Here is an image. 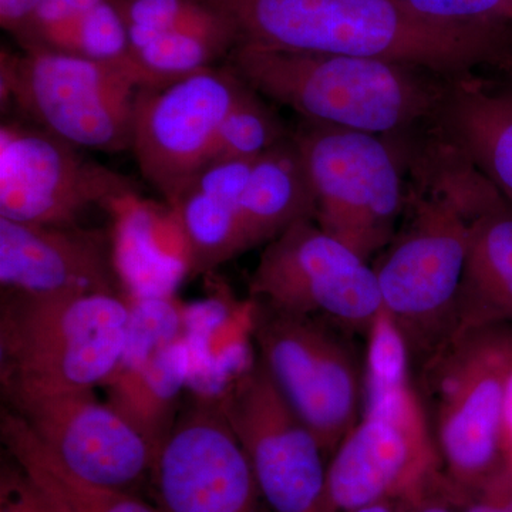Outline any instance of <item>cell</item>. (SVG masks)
Returning <instances> with one entry per match:
<instances>
[{
  "label": "cell",
  "instance_id": "21",
  "mask_svg": "<svg viewBox=\"0 0 512 512\" xmlns=\"http://www.w3.org/2000/svg\"><path fill=\"white\" fill-rule=\"evenodd\" d=\"M484 325L512 326V207L498 190L471 218L458 330Z\"/></svg>",
  "mask_w": 512,
  "mask_h": 512
},
{
  "label": "cell",
  "instance_id": "37",
  "mask_svg": "<svg viewBox=\"0 0 512 512\" xmlns=\"http://www.w3.org/2000/svg\"><path fill=\"white\" fill-rule=\"evenodd\" d=\"M498 66L512 77V55L505 56L504 59H501L500 62H498Z\"/></svg>",
  "mask_w": 512,
  "mask_h": 512
},
{
  "label": "cell",
  "instance_id": "5",
  "mask_svg": "<svg viewBox=\"0 0 512 512\" xmlns=\"http://www.w3.org/2000/svg\"><path fill=\"white\" fill-rule=\"evenodd\" d=\"M130 301L123 293L2 292L3 394L94 390L119 365Z\"/></svg>",
  "mask_w": 512,
  "mask_h": 512
},
{
  "label": "cell",
  "instance_id": "13",
  "mask_svg": "<svg viewBox=\"0 0 512 512\" xmlns=\"http://www.w3.org/2000/svg\"><path fill=\"white\" fill-rule=\"evenodd\" d=\"M138 194L126 175L79 153L43 128H0V217L16 222L74 225L87 208Z\"/></svg>",
  "mask_w": 512,
  "mask_h": 512
},
{
  "label": "cell",
  "instance_id": "9",
  "mask_svg": "<svg viewBox=\"0 0 512 512\" xmlns=\"http://www.w3.org/2000/svg\"><path fill=\"white\" fill-rule=\"evenodd\" d=\"M443 481V468L416 386L363 410L330 457L320 512L420 500Z\"/></svg>",
  "mask_w": 512,
  "mask_h": 512
},
{
  "label": "cell",
  "instance_id": "31",
  "mask_svg": "<svg viewBox=\"0 0 512 512\" xmlns=\"http://www.w3.org/2000/svg\"><path fill=\"white\" fill-rule=\"evenodd\" d=\"M42 0H0V25L18 37Z\"/></svg>",
  "mask_w": 512,
  "mask_h": 512
},
{
  "label": "cell",
  "instance_id": "3",
  "mask_svg": "<svg viewBox=\"0 0 512 512\" xmlns=\"http://www.w3.org/2000/svg\"><path fill=\"white\" fill-rule=\"evenodd\" d=\"M229 66L308 123L382 137L437 114L447 87L404 64L252 45L235 47Z\"/></svg>",
  "mask_w": 512,
  "mask_h": 512
},
{
  "label": "cell",
  "instance_id": "10",
  "mask_svg": "<svg viewBox=\"0 0 512 512\" xmlns=\"http://www.w3.org/2000/svg\"><path fill=\"white\" fill-rule=\"evenodd\" d=\"M249 292L252 301L366 336L383 312L373 266L313 220L266 245Z\"/></svg>",
  "mask_w": 512,
  "mask_h": 512
},
{
  "label": "cell",
  "instance_id": "2",
  "mask_svg": "<svg viewBox=\"0 0 512 512\" xmlns=\"http://www.w3.org/2000/svg\"><path fill=\"white\" fill-rule=\"evenodd\" d=\"M429 184L373 266L383 311L403 333L413 366L460 328V301L480 173L457 148L434 153Z\"/></svg>",
  "mask_w": 512,
  "mask_h": 512
},
{
  "label": "cell",
  "instance_id": "29",
  "mask_svg": "<svg viewBox=\"0 0 512 512\" xmlns=\"http://www.w3.org/2000/svg\"><path fill=\"white\" fill-rule=\"evenodd\" d=\"M427 18L512 29V0H403Z\"/></svg>",
  "mask_w": 512,
  "mask_h": 512
},
{
  "label": "cell",
  "instance_id": "28",
  "mask_svg": "<svg viewBox=\"0 0 512 512\" xmlns=\"http://www.w3.org/2000/svg\"><path fill=\"white\" fill-rule=\"evenodd\" d=\"M131 306L126 346L116 369L137 365L181 338V313L173 296L128 298Z\"/></svg>",
  "mask_w": 512,
  "mask_h": 512
},
{
  "label": "cell",
  "instance_id": "16",
  "mask_svg": "<svg viewBox=\"0 0 512 512\" xmlns=\"http://www.w3.org/2000/svg\"><path fill=\"white\" fill-rule=\"evenodd\" d=\"M2 291L28 295L123 293L113 241L100 229L0 217Z\"/></svg>",
  "mask_w": 512,
  "mask_h": 512
},
{
  "label": "cell",
  "instance_id": "35",
  "mask_svg": "<svg viewBox=\"0 0 512 512\" xmlns=\"http://www.w3.org/2000/svg\"><path fill=\"white\" fill-rule=\"evenodd\" d=\"M490 490L498 491V493L503 494L505 500L511 504L512 507V468L510 473L507 474L497 485H494Z\"/></svg>",
  "mask_w": 512,
  "mask_h": 512
},
{
  "label": "cell",
  "instance_id": "19",
  "mask_svg": "<svg viewBox=\"0 0 512 512\" xmlns=\"http://www.w3.org/2000/svg\"><path fill=\"white\" fill-rule=\"evenodd\" d=\"M254 161L207 164L168 202L183 231L191 275L207 274L244 254L241 198Z\"/></svg>",
  "mask_w": 512,
  "mask_h": 512
},
{
  "label": "cell",
  "instance_id": "26",
  "mask_svg": "<svg viewBox=\"0 0 512 512\" xmlns=\"http://www.w3.org/2000/svg\"><path fill=\"white\" fill-rule=\"evenodd\" d=\"M285 140L281 120L259 94L247 86L222 121L208 164L256 160Z\"/></svg>",
  "mask_w": 512,
  "mask_h": 512
},
{
  "label": "cell",
  "instance_id": "32",
  "mask_svg": "<svg viewBox=\"0 0 512 512\" xmlns=\"http://www.w3.org/2000/svg\"><path fill=\"white\" fill-rule=\"evenodd\" d=\"M454 498L461 504L460 512H512L511 504L495 490Z\"/></svg>",
  "mask_w": 512,
  "mask_h": 512
},
{
  "label": "cell",
  "instance_id": "27",
  "mask_svg": "<svg viewBox=\"0 0 512 512\" xmlns=\"http://www.w3.org/2000/svg\"><path fill=\"white\" fill-rule=\"evenodd\" d=\"M366 338L365 406L414 386L409 346L386 312L380 313Z\"/></svg>",
  "mask_w": 512,
  "mask_h": 512
},
{
  "label": "cell",
  "instance_id": "25",
  "mask_svg": "<svg viewBox=\"0 0 512 512\" xmlns=\"http://www.w3.org/2000/svg\"><path fill=\"white\" fill-rule=\"evenodd\" d=\"M0 436L16 466L55 512H158L134 493L74 476L10 409L0 417Z\"/></svg>",
  "mask_w": 512,
  "mask_h": 512
},
{
  "label": "cell",
  "instance_id": "14",
  "mask_svg": "<svg viewBox=\"0 0 512 512\" xmlns=\"http://www.w3.org/2000/svg\"><path fill=\"white\" fill-rule=\"evenodd\" d=\"M151 476L158 512H262L266 504L218 397L181 407Z\"/></svg>",
  "mask_w": 512,
  "mask_h": 512
},
{
  "label": "cell",
  "instance_id": "15",
  "mask_svg": "<svg viewBox=\"0 0 512 512\" xmlns=\"http://www.w3.org/2000/svg\"><path fill=\"white\" fill-rule=\"evenodd\" d=\"M43 446L84 481L133 493L153 474L146 439L94 390L3 394Z\"/></svg>",
  "mask_w": 512,
  "mask_h": 512
},
{
  "label": "cell",
  "instance_id": "6",
  "mask_svg": "<svg viewBox=\"0 0 512 512\" xmlns=\"http://www.w3.org/2000/svg\"><path fill=\"white\" fill-rule=\"evenodd\" d=\"M252 333L266 372L332 457L365 410V359L353 335L258 302Z\"/></svg>",
  "mask_w": 512,
  "mask_h": 512
},
{
  "label": "cell",
  "instance_id": "24",
  "mask_svg": "<svg viewBox=\"0 0 512 512\" xmlns=\"http://www.w3.org/2000/svg\"><path fill=\"white\" fill-rule=\"evenodd\" d=\"M315 218V197L293 138L256 158L241 198L245 252Z\"/></svg>",
  "mask_w": 512,
  "mask_h": 512
},
{
  "label": "cell",
  "instance_id": "20",
  "mask_svg": "<svg viewBox=\"0 0 512 512\" xmlns=\"http://www.w3.org/2000/svg\"><path fill=\"white\" fill-rule=\"evenodd\" d=\"M437 114L456 147L512 207V92L456 77Z\"/></svg>",
  "mask_w": 512,
  "mask_h": 512
},
{
  "label": "cell",
  "instance_id": "4",
  "mask_svg": "<svg viewBox=\"0 0 512 512\" xmlns=\"http://www.w3.org/2000/svg\"><path fill=\"white\" fill-rule=\"evenodd\" d=\"M511 376L510 325L458 330L420 365L416 389L457 497L490 490L511 471L505 427Z\"/></svg>",
  "mask_w": 512,
  "mask_h": 512
},
{
  "label": "cell",
  "instance_id": "22",
  "mask_svg": "<svg viewBox=\"0 0 512 512\" xmlns=\"http://www.w3.org/2000/svg\"><path fill=\"white\" fill-rule=\"evenodd\" d=\"M16 40L25 52L66 53L127 67L147 83L113 0H42Z\"/></svg>",
  "mask_w": 512,
  "mask_h": 512
},
{
  "label": "cell",
  "instance_id": "17",
  "mask_svg": "<svg viewBox=\"0 0 512 512\" xmlns=\"http://www.w3.org/2000/svg\"><path fill=\"white\" fill-rule=\"evenodd\" d=\"M126 25L131 55L151 84L214 66L238 46L231 22L201 0H113Z\"/></svg>",
  "mask_w": 512,
  "mask_h": 512
},
{
  "label": "cell",
  "instance_id": "36",
  "mask_svg": "<svg viewBox=\"0 0 512 512\" xmlns=\"http://www.w3.org/2000/svg\"><path fill=\"white\" fill-rule=\"evenodd\" d=\"M397 503H382L369 505V507L360 508V510L352 512H397Z\"/></svg>",
  "mask_w": 512,
  "mask_h": 512
},
{
  "label": "cell",
  "instance_id": "1",
  "mask_svg": "<svg viewBox=\"0 0 512 512\" xmlns=\"http://www.w3.org/2000/svg\"><path fill=\"white\" fill-rule=\"evenodd\" d=\"M201 2L231 22L238 45L383 60L451 79L512 53V29L441 22L403 0Z\"/></svg>",
  "mask_w": 512,
  "mask_h": 512
},
{
  "label": "cell",
  "instance_id": "7",
  "mask_svg": "<svg viewBox=\"0 0 512 512\" xmlns=\"http://www.w3.org/2000/svg\"><path fill=\"white\" fill-rule=\"evenodd\" d=\"M144 87L137 73L117 64L66 53H2V101L77 148L131 150L134 107Z\"/></svg>",
  "mask_w": 512,
  "mask_h": 512
},
{
  "label": "cell",
  "instance_id": "34",
  "mask_svg": "<svg viewBox=\"0 0 512 512\" xmlns=\"http://www.w3.org/2000/svg\"><path fill=\"white\" fill-rule=\"evenodd\" d=\"M505 427H507L508 444L512 456V376L508 383L507 402H505Z\"/></svg>",
  "mask_w": 512,
  "mask_h": 512
},
{
  "label": "cell",
  "instance_id": "18",
  "mask_svg": "<svg viewBox=\"0 0 512 512\" xmlns=\"http://www.w3.org/2000/svg\"><path fill=\"white\" fill-rule=\"evenodd\" d=\"M116 220L113 256L127 298L173 296L175 286L191 274L183 231L170 205L133 194L109 208Z\"/></svg>",
  "mask_w": 512,
  "mask_h": 512
},
{
  "label": "cell",
  "instance_id": "30",
  "mask_svg": "<svg viewBox=\"0 0 512 512\" xmlns=\"http://www.w3.org/2000/svg\"><path fill=\"white\" fill-rule=\"evenodd\" d=\"M0 512H55L20 468L3 471Z\"/></svg>",
  "mask_w": 512,
  "mask_h": 512
},
{
  "label": "cell",
  "instance_id": "33",
  "mask_svg": "<svg viewBox=\"0 0 512 512\" xmlns=\"http://www.w3.org/2000/svg\"><path fill=\"white\" fill-rule=\"evenodd\" d=\"M397 512H460V510H454L453 505L444 503L429 494L413 503H407L406 510Z\"/></svg>",
  "mask_w": 512,
  "mask_h": 512
},
{
  "label": "cell",
  "instance_id": "12",
  "mask_svg": "<svg viewBox=\"0 0 512 512\" xmlns=\"http://www.w3.org/2000/svg\"><path fill=\"white\" fill-rule=\"evenodd\" d=\"M247 86L231 66H211L138 90L131 151L167 204L208 164L222 121Z\"/></svg>",
  "mask_w": 512,
  "mask_h": 512
},
{
  "label": "cell",
  "instance_id": "11",
  "mask_svg": "<svg viewBox=\"0 0 512 512\" xmlns=\"http://www.w3.org/2000/svg\"><path fill=\"white\" fill-rule=\"evenodd\" d=\"M264 497L274 512H320L328 464L315 434L256 357L218 397Z\"/></svg>",
  "mask_w": 512,
  "mask_h": 512
},
{
  "label": "cell",
  "instance_id": "8",
  "mask_svg": "<svg viewBox=\"0 0 512 512\" xmlns=\"http://www.w3.org/2000/svg\"><path fill=\"white\" fill-rule=\"evenodd\" d=\"M313 197V221L369 262L396 235L402 173L382 136L308 123L292 137Z\"/></svg>",
  "mask_w": 512,
  "mask_h": 512
},
{
  "label": "cell",
  "instance_id": "23",
  "mask_svg": "<svg viewBox=\"0 0 512 512\" xmlns=\"http://www.w3.org/2000/svg\"><path fill=\"white\" fill-rule=\"evenodd\" d=\"M190 363L188 343L180 338L137 365L114 370L101 384L106 402L146 439L156 461L180 413Z\"/></svg>",
  "mask_w": 512,
  "mask_h": 512
}]
</instances>
